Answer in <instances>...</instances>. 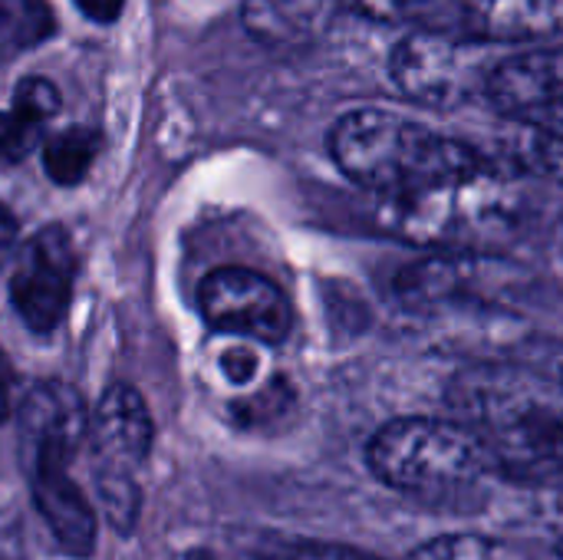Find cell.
I'll return each mask as SVG.
<instances>
[{
	"instance_id": "6da1fadb",
	"label": "cell",
	"mask_w": 563,
	"mask_h": 560,
	"mask_svg": "<svg viewBox=\"0 0 563 560\" xmlns=\"http://www.w3.org/2000/svg\"><path fill=\"white\" fill-rule=\"evenodd\" d=\"M452 406L495 465L563 469V347L541 343L465 370L452 386Z\"/></svg>"
},
{
	"instance_id": "7a4b0ae2",
	"label": "cell",
	"mask_w": 563,
	"mask_h": 560,
	"mask_svg": "<svg viewBox=\"0 0 563 560\" xmlns=\"http://www.w3.org/2000/svg\"><path fill=\"white\" fill-rule=\"evenodd\" d=\"M327 145L336 168L383 201L488 165L475 145L393 109L346 112Z\"/></svg>"
},
{
	"instance_id": "3957f363",
	"label": "cell",
	"mask_w": 563,
	"mask_h": 560,
	"mask_svg": "<svg viewBox=\"0 0 563 560\" xmlns=\"http://www.w3.org/2000/svg\"><path fill=\"white\" fill-rule=\"evenodd\" d=\"M379 215L389 231L412 244L452 254H485L521 228L525 195L501 172L482 165L419 191L386 198Z\"/></svg>"
},
{
	"instance_id": "277c9868",
	"label": "cell",
	"mask_w": 563,
	"mask_h": 560,
	"mask_svg": "<svg viewBox=\"0 0 563 560\" xmlns=\"http://www.w3.org/2000/svg\"><path fill=\"white\" fill-rule=\"evenodd\" d=\"M379 482L412 495H445L475 485L492 465V452L462 419L409 416L383 426L366 449Z\"/></svg>"
},
{
	"instance_id": "5b68a950",
	"label": "cell",
	"mask_w": 563,
	"mask_h": 560,
	"mask_svg": "<svg viewBox=\"0 0 563 560\" xmlns=\"http://www.w3.org/2000/svg\"><path fill=\"white\" fill-rule=\"evenodd\" d=\"M343 7L409 30L478 43H554L563 36V0H343Z\"/></svg>"
},
{
	"instance_id": "8992f818",
	"label": "cell",
	"mask_w": 563,
	"mask_h": 560,
	"mask_svg": "<svg viewBox=\"0 0 563 560\" xmlns=\"http://www.w3.org/2000/svg\"><path fill=\"white\" fill-rule=\"evenodd\" d=\"M498 59L495 43L409 30L389 53V76L396 89L419 106L459 109L485 102Z\"/></svg>"
},
{
	"instance_id": "52a82bcc",
	"label": "cell",
	"mask_w": 563,
	"mask_h": 560,
	"mask_svg": "<svg viewBox=\"0 0 563 560\" xmlns=\"http://www.w3.org/2000/svg\"><path fill=\"white\" fill-rule=\"evenodd\" d=\"M76 281V254L63 228L36 231L16 254V267L10 277V297L20 320L36 330L49 333L59 327Z\"/></svg>"
},
{
	"instance_id": "ba28073f",
	"label": "cell",
	"mask_w": 563,
	"mask_h": 560,
	"mask_svg": "<svg viewBox=\"0 0 563 560\" xmlns=\"http://www.w3.org/2000/svg\"><path fill=\"white\" fill-rule=\"evenodd\" d=\"M201 314L221 333L280 343L290 333V304L274 281L244 267L214 271L201 284Z\"/></svg>"
},
{
	"instance_id": "9c48e42d",
	"label": "cell",
	"mask_w": 563,
	"mask_h": 560,
	"mask_svg": "<svg viewBox=\"0 0 563 560\" xmlns=\"http://www.w3.org/2000/svg\"><path fill=\"white\" fill-rule=\"evenodd\" d=\"M485 102L505 116L538 119L563 102V43H544L525 53L501 56Z\"/></svg>"
},
{
	"instance_id": "30bf717a",
	"label": "cell",
	"mask_w": 563,
	"mask_h": 560,
	"mask_svg": "<svg viewBox=\"0 0 563 560\" xmlns=\"http://www.w3.org/2000/svg\"><path fill=\"white\" fill-rule=\"evenodd\" d=\"M86 439L92 446L99 472L132 475V469L148 455L152 446V419L142 396L129 386H112L89 416Z\"/></svg>"
},
{
	"instance_id": "8fae6325",
	"label": "cell",
	"mask_w": 563,
	"mask_h": 560,
	"mask_svg": "<svg viewBox=\"0 0 563 560\" xmlns=\"http://www.w3.org/2000/svg\"><path fill=\"white\" fill-rule=\"evenodd\" d=\"M69 459L73 455L59 449L33 452V498L56 541L69 554L86 558L96 541V515L69 479Z\"/></svg>"
},
{
	"instance_id": "7c38bea8",
	"label": "cell",
	"mask_w": 563,
	"mask_h": 560,
	"mask_svg": "<svg viewBox=\"0 0 563 560\" xmlns=\"http://www.w3.org/2000/svg\"><path fill=\"white\" fill-rule=\"evenodd\" d=\"M86 409L73 386L66 383H40L23 403L20 426L30 449H59L76 452L79 439L86 436Z\"/></svg>"
},
{
	"instance_id": "4fadbf2b",
	"label": "cell",
	"mask_w": 563,
	"mask_h": 560,
	"mask_svg": "<svg viewBox=\"0 0 563 560\" xmlns=\"http://www.w3.org/2000/svg\"><path fill=\"white\" fill-rule=\"evenodd\" d=\"M343 0H247L244 23L267 46H300L320 36Z\"/></svg>"
},
{
	"instance_id": "5bb4252c",
	"label": "cell",
	"mask_w": 563,
	"mask_h": 560,
	"mask_svg": "<svg viewBox=\"0 0 563 560\" xmlns=\"http://www.w3.org/2000/svg\"><path fill=\"white\" fill-rule=\"evenodd\" d=\"M53 33L46 0H0V63L43 43Z\"/></svg>"
},
{
	"instance_id": "9a60e30c",
	"label": "cell",
	"mask_w": 563,
	"mask_h": 560,
	"mask_svg": "<svg viewBox=\"0 0 563 560\" xmlns=\"http://www.w3.org/2000/svg\"><path fill=\"white\" fill-rule=\"evenodd\" d=\"M96 155H99V132L66 129L46 142V152H43L46 175L59 185H76L89 175Z\"/></svg>"
},
{
	"instance_id": "2e32d148",
	"label": "cell",
	"mask_w": 563,
	"mask_h": 560,
	"mask_svg": "<svg viewBox=\"0 0 563 560\" xmlns=\"http://www.w3.org/2000/svg\"><path fill=\"white\" fill-rule=\"evenodd\" d=\"M406 560H521L508 545L482 535H442L416 548Z\"/></svg>"
},
{
	"instance_id": "e0dca14e",
	"label": "cell",
	"mask_w": 563,
	"mask_h": 560,
	"mask_svg": "<svg viewBox=\"0 0 563 560\" xmlns=\"http://www.w3.org/2000/svg\"><path fill=\"white\" fill-rule=\"evenodd\" d=\"M99 502L119 531H129L139 515V492L125 472H99Z\"/></svg>"
},
{
	"instance_id": "ac0fdd59",
	"label": "cell",
	"mask_w": 563,
	"mask_h": 560,
	"mask_svg": "<svg viewBox=\"0 0 563 560\" xmlns=\"http://www.w3.org/2000/svg\"><path fill=\"white\" fill-rule=\"evenodd\" d=\"M538 125V135H534V158H538V168L554 178L563 182V102L554 106L551 112L538 116L534 119Z\"/></svg>"
},
{
	"instance_id": "d6986e66",
	"label": "cell",
	"mask_w": 563,
	"mask_h": 560,
	"mask_svg": "<svg viewBox=\"0 0 563 560\" xmlns=\"http://www.w3.org/2000/svg\"><path fill=\"white\" fill-rule=\"evenodd\" d=\"M13 109H16L23 119H30L33 125L43 129V125L56 116V109H59V92H56V86H53L49 79L30 76V79H23V83L16 86V92H13Z\"/></svg>"
},
{
	"instance_id": "ffe728a7",
	"label": "cell",
	"mask_w": 563,
	"mask_h": 560,
	"mask_svg": "<svg viewBox=\"0 0 563 560\" xmlns=\"http://www.w3.org/2000/svg\"><path fill=\"white\" fill-rule=\"evenodd\" d=\"M40 125H33L30 119H23L16 109L0 112V165L20 162L40 139Z\"/></svg>"
},
{
	"instance_id": "44dd1931",
	"label": "cell",
	"mask_w": 563,
	"mask_h": 560,
	"mask_svg": "<svg viewBox=\"0 0 563 560\" xmlns=\"http://www.w3.org/2000/svg\"><path fill=\"white\" fill-rule=\"evenodd\" d=\"M271 560H376L363 551L353 548H340V545H294L280 554H274Z\"/></svg>"
},
{
	"instance_id": "7402d4cb",
	"label": "cell",
	"mask_w": 563,
	"mask_h": 560,
	"mask_svg": "<svg viewBox=\"0 0 563 560\" xmlns=\"http://www.w3.org/2000/svg\"><path fill=\"white\" fill-rule=\"evenodd\" d=\"M76 7H79L89 20H96V23H109V20H115V17H119L122 0H76Z\"/></svg>"
},
{
	"instance_id": "603a6c76",
	"label": "cell",
	"mask_w": 563,
	"mask_h": 560,
	"mask_svg": "<svg viewBox=\"0 0 563 560\" xmlns=\"http://www.w3.org/2000/svg\"><path fill=\"white\" fill-rule=\"evenodd\" d=\"M13 248H16V218L0 205V267L7 264Z\"/></svg>"
},
{
	"instance_id": "cb8c5ba5",
	"label": "cell",
	"mask_w": 563,
	"mask_h": 560,
	"mask_svg": "<svg viewBox=\"0 0 563 560\" xmlns=\"http://www.w3.org/2000/svg\"><path fill=\"white\" fill-rule=\"evenodd\" d=\"M10 393H13V370L7 353L0 350V422L10 416Z\"/></svg>"
}]
</instances>
